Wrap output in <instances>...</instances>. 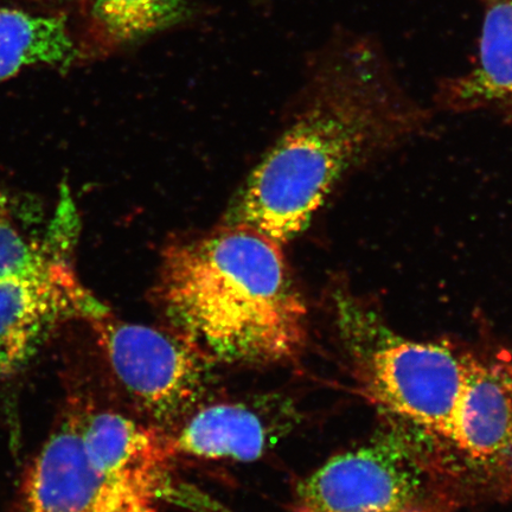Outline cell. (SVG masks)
I'll return each instance as SVG.
<instances>
[{
	"label": "cell",
	"mask_w": 512,
	"mask_h": 512,
	"mask_svg": "<svg viewBox=\"0 0 512 512\" xmlns=\"http://www.w3.org/2000/svg\"><path fill=\"white\" fill-rule=\"evenodd\" d=\"M56 235L55 223L49 240H30L19 228L8 200L0 192V281L22 277L38 270L53 251Z\"/></svg>",
	"instance_id": "13"
},
{
	"label": "cell",
	"mask_w": 512,
	"mask_h": 512,
	"mask_svg": "<svg viewBox=\"0 0 512 512\" xmlns=\"http://www.w3.org/2000/svg\"><path fill=\"white\" fill-rule=\"evenodd\" d=\"M56 224L55 245L44 264L0 281V376L21 370L67 320L92 323L108 315L106 306L82 286L70 260L76 238L72 202L63 201Z\"/></svg>",
	"instance_id": "5"
},
{
	"label": "cell",
	"mask_w": 512,
	"mask_h": 512,
	"mask_svg": "<svg viewBox=\"0 0 512 512\" xmlns=\"http://www.w3.org/2000/svg\"><path fill=\"white\" fill-rule=\"evenodd\" d=\"M303 95L226 221L281 245L303 232L345 175L405 142L425 120L381 43L352 29H338L320 49Z\"/></svg>",
	"instance_id": "1"
},
{
	"label": "cell",
	"mask_w": 512,
	"mask_h": 512,
	"mask_svg": "<svg viewBox=\"0 0 512 512\" xmlns=\"http://www.w3.org/2000/svg\"><path fill=\"white\" fill-rule=\"evenodd\" d=\"M439 98L456 112L512 115V0H485L475 61L445 80Z\"/></svg>",
	"instance_id": "9"
},
{
	"label": "cell",
	"mask_w": 512,
	"mask_h": 512,
	"mask_svg": "<svg viewBox=\"0 0 512 512\" xmlns=\"http://www.w3.org/2000/svg\"><path fill=\"white\" fill-rule=\"evenodd\" d=\"M78 56L66 17L0 8V82L31 67H67Z\"/></svg>",
	"instance_id": "11"
},
{
	"label": "cell",
	"mask_w": 512,
	"mask_h": 512,
	"mask_svg": "<svg viewBox=\"0 0 512 512\" xmlns=\"http://www.w3.org/2000/svg\"><path fill=\"white\" fill-rule=\"evenodd\" d=\"M459 503L425 452L392 427L306 477L293 512H448Z\"/></svg>",
	"instance_id": "4"
},
{
	"label": "cell",
	"mask_w": 512,
	"mask_h": 512,
	"mask_svg": "<svg viewBox=\"0 0 512 512\" xmlns=\"http://www.w3.org/2000/svg\"><path fill=\"white\" fill-rule=\"evenodd\" d=\"M121 386L158 421L192 413L208 389L209 361L181 332L118 322L107 316L92 322Z\"/></svg>",
	"instance_id": "6"
},
{
	"label": "cell",
	"mask_w": 512,
	"mask_h": 512,
	"mask_svg": "<svg viewBox=\"0 0 512 512\" xmlns=\"http://www.w3.org/2000/svg\"><path fill=\"white\" fill-rule=\"evenodd\" d=\"M22 512H164L87 456L81 416L59 428L32 466Z\"/></svg>",
	"instance_id": "7"
},
{
	"label": "cell",
	"mask_w": 512,
	"mask_h": 512,
	"mask_svg": "<svg viewBox=\"0 0 512 512\" xmlns=\"http://www.w3.org/2000/svg\"><path fill=\"white\" fill-rule=\"evenodd\" d=\"M274 433L262 415L243 403H219L192 412L171 437L181 456L253 462L264 456Z\"/></svg>",
	"instance_id": "10"
},
{
	"label": "cell",
	"mask_w": 512,
	"mask_h": 512,
	"mask_svg": "<svg viewBox=\"0 0 512 512\" xmlns=\"http://www.w3.org/2000/svg\"><path fill=\"white\" fill-rule=\"evenodd\" d=\"M190 0H92L91 22L102 49L118 50L181 23Z\"/></svg>",
	"instance_id": "12"
},
{
	"label": "cell",
	"mask_w": 512,
	"mask_h": 512,
	"mask_svg": "<svg viewBox=\"0 0 512 512\" xmlns=\"http://www.w3.org/2000/svg\"><path fill=\"white\" fill-rule=\"evenodd\" d=\"M343 343L361 392L464 503L512 496V360L396 334L377 313Z\"/></svg>",
	"instance_id": "2"
},
{
	"label": "cell",
	"mask_w": 512,
	"mask_h": 512,
	"mask_svg": "<svg viewBox=\"0 0 512 512\" xmlns=\"http://www.w3.org/2000/svg\"><path fill=\"white\" fill-rule=\"evenodd\" d=\"M281 246L242 224L174 243L162 256L158 302L211 360L290 361L304 349L307 310Z\"/></svg>",
	"instance_id": "3"
},
{
	"label": "cell",
	"mask_w": 512,
	"mask_h": 512,
	"mask_svg": "<svg viewBox=\"0 0 512 512\" xmlns=\"http://www.w3.org/2000/svg\"><path fill=\"white\" fill-rule=\"evenodd\" d=\"M81 435L87 456L102 471L163 507L190 505L194 495L177 478L171 437L113 412L83 416Z\"/></svg>",
	"instance_id": "8"
}]
</instances>
